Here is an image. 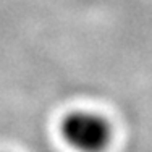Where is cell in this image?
<instances>
[{"label": "cell", "mask_w": 152, "mask_h": 152, "mask_svg": "<svg viewBox=\"0 0 152 152\" xmlns=\"http://www.w3.org/2000/svg\"><path fill=\"white\" fill-rule=\"evenodd\" d=\"M61 136L78 152H104L112 129L104 117L92 112H71L61 121Z\"/></svg>", "instance_id": "obj_1"}]
</instances>
